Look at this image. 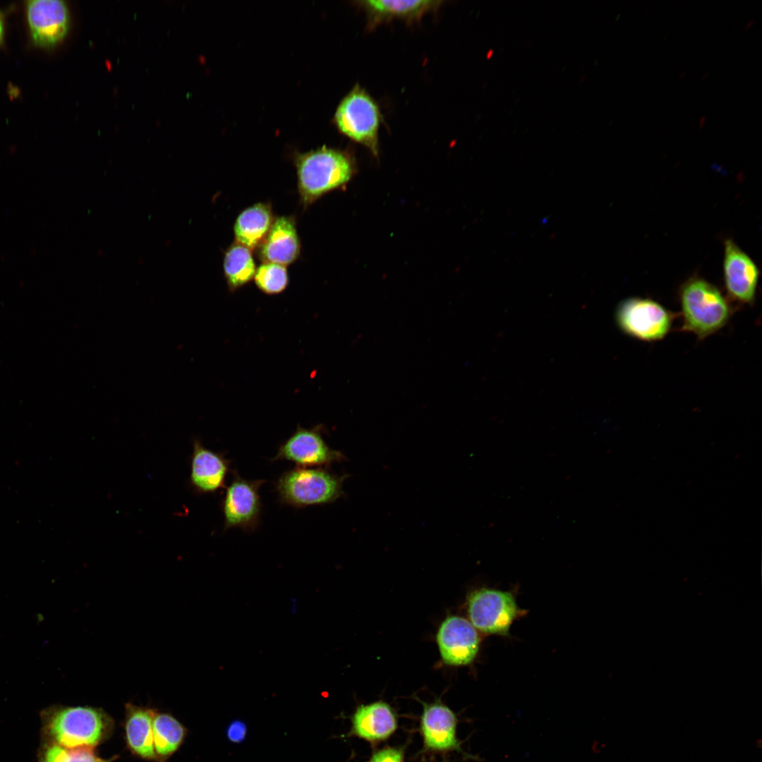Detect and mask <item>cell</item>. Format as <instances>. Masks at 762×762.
<instances>
[{"label": "cell", "instance_id": "277c9868", "mask_svg": "<svg viewBox=\"0 0 762 762\" xmlns=\"http://www.w3.org/2000/svg\"><path fill=\"white\" fill-rule=\"evenodd\" d=\"M382 121L380 107L370 95L355 85L340 102L334 122L339 131L351 140L379 155V129Z\"/></svg>", "mask_w": 762, "mask_h": 762}, {"label": "cell", "instance_id": "ba28073f", "mask_svg": "<svg viewBox=\"0 0 762 762\" xmlns=\"http://www.w3.org/2000/svg\"><path fill=\"white\" fill-rule=\"evenodd\" d=\"M265 482L247 480L236 471H233L232 480L226 487L221 503L224 531L239 528L251 532L258 528L262 510L260 489Z\"/></svg>", "mask_w": 762, "mask_h": 762}, {"label": "cell", "instance_id": "4fadbf2b", "mask_svg": "<svg viewBox=\"0 0 762 762\" xmlns=\"http://www.w3.org/2000/svg\"><path fill=\"white\" fill-rule=\"evenodd\" d=\"M423 704L420 731L424 749L439 753L455 751L464 754L456 737L457 718L454 711L441 702Z\"/></svg>", "mask_w": 762, "mask_h": 762}, {"label": "cell", "instance_id": "4dcf8cb0", "mask_svg": "<svg viewBox=\"0 0 762 762\" xmlns=\"http://www.w3.org/2000/svg\"><path fill=\"white\" fill-rule=\"evenodd\" d=\"M648 10H649V7H647L644 11V13H646Z\"/></svg>", "mask_w": 762, "mask_h": 762}, {"label": "cell", "instance_id": "603a6c76", "mask_svg": "<svg viewBox=\"0 0 762 762\" xmlns=\"http://www.w3.org/2000/svg\"><path fill=\"white\" fill-rule=\"evenodd\" d=\"M43 762H102L90 747L68 748L53 744L44 752Z\"/></svg>", "mask_w": 762, "mask_h": 762}, {"label": "cell", "instance_id": "30bf717a", "mask_svg": "<svg viewBox=\"0 0 762 762\" xmlns=\"http://www.w3.org/2000/svg\"><path fill=\"white\" fill-rule=\"evenodd\" d=\"M726 296L738 305L753 306L756 296L760 272L752 258L733 240L724 241L722 262Z\"/></svg>", "mask_w": 762, "mask_h": 762}, {"label": "cell", "instance_id": "ffe728a7", "mask_svg": "<svg viewBox=\"0 0 762 762\" xmlns=\"http://www.w3.org/2000/svg\"><path fill=\"white\" fill-rule=\"evenodd\" d=\"M223 268L228 286L231 290L249 282L256 271L250 250L238 243L232 245L225 253Z\"/></svg>", "mask_w": 762, "mask_h": 762}, {"label": "cell", "instance_id": "44dd1931", "mask_svg": "<svg viewBox=\"0 0 762 762\" xmlns=\"http://www.w3.org/2000/svg\"><path fill=\"white\" fill-rule=\"evenodd\" d=\"M152 729L155 751L162 756H168L175 751L185 734L183 726L167 714L154 715Z\"/></svg>", "mask_w": 762, "mask_h": 762}, {"label": "cell", "instance_id": "d6986e66", "mask_svg": "<svg viewBox=\"0 0 762 762\" xmlns=\"http://www.w3.org/2000/svg\"><path fill=\"white\" fill-rule=\"evenodd\" d=\"M152 713L147 709L128 706L126 736L130 747L138 755L155 757L152 729Z\"/></svg>", "mask_w": 762, "mask_h": 762}, {"label": "cell", "instance_id": "7402d4cb", "mask_svg": "<svg viewBox=\"0 0 762 762\" xmlns=\"http://www.w3.org/2000/svg\"><path fill=\"white\" fill-rule=\"evenodd\" d=\"M254 279L257 286L267 294L281 293L289 282L285 266L272 262H265L258 267Z\"/></svg>", "mask_w": 762, "mask_h": 762}, {"label": "cell", "instance_id": "d4e9b609", "mask_svg": "<svg viewBox=\"0 0 762 762\" xmlns=\"http://www.w3.org/2000/svg\"><path fill=\"white\" fill-rule=\"evenodd\" d=\"M247 732L248 729L245 722L240 720H235L227 726L226 736L231 742L238 744L246 739Z\"/></svg>", "mask_w": 762, "mask_h": 762}, {"label": "cell", "instance_id": "ac0fdd59", "mask_svg": "<svg viewBox=\"0 0 762 762\" xmlns=\"http://www.w3.org/2000/svg\"><path fill=\"white\" fill-rule=\"evenodd\" d=\"M273 222L267 205L258 203L244 210L237 217L234 231L237 243L250 250L258 246Z\"/></svg>", "mask_w": 762, "mask_h": 762}, {"label": "cell", "instance_id": "7a4b0ae2", "mask_svg": "<svg viewBox=\"0 0 762 762\" xmlns=\"http://www.w3.org/2000/svg\"><path fill=\"white\" fill-rule=\"evenodd\" d=\"M296 164L299 193L306 204L344 186L356 171L349 154L326 147L298 156Z\"/></svg>", "mask_w": 762, "mask_h": 762}, {"label": "cell", "instance_id": "8fae6325", "mask_svg": "<svg viewBox=\"0 0 762 762\" xmlns=\"http://www.w3.org/2000/svg\"><path fill=\"white\" fill-rule=\"evenodd\" d=\"M277 460H287L299 467L326 468L334 462L346 461V457L326 443L320 428L298 427L295 433L279 446L271 461Z\"/></svg>", "mask_w": 762, "mask_h": 762}, {"label": "cell", "instance_id": "9c48e42d", "mask_svg": "<svg viewBox=\"0 0 762 762\" xmlns=\"http://www.w3.org/2000/svg\"><path fill=\"white\" fill-rule=\"evenodd\" d=\"M28 32L32 44L49 49L67 35L70 18L67 5L61 0H32L25 4Z\"/></svg>", "mask_w": 762, "mask_h": 762}, {"label": "cell", "instance_id": "83f0119b", "mask_svg": "<svg viewBox=\"0 0 762 762\" xmlns=\"http://www.w3.org/2000/svg\"><path fill=\"white\" fill-rule=\"evenodd\" d=\"M754 23H755L754 19H750L745 25V27H744L745 30H747L749 28H751L753 26V25L754 24Z\"/></svg>", "mask_w": 762, "mask_h": 762}, {"label": "cell", "instance_id": "484cf974", "mask_svg": "<svg viewBox=\"0 0 762 762\" xmlns=\"http://www.w3.org/2000/svg\"><path fill=\"white\" fill-rule=\"evenodd\" d=\"M5 30L6 26L4 16L2 13L0 12V47L1 46L4 40Z\"/></svg>", "mask_w": 762, "mask_h": 762}, {"label": "cell", "instance_id": "2e32d148", "mask_svg": "<svg viewBox=\"0 0 762 762\" xmlns=\"http://www.w3.org/2000/svg\"><path fill=\"white\" fill-rule=\"evenodd\" d=\"M440 1H361L358 6L367 16V27L373 30L378 25L392 20L407 23L420 20L426 13L437 10Z\"/></svg>", "mask_w": 762, "mask_h": 762}, {"label": "cell", "instance_id": "8992f818", "mask_svg": "<svg viewBox=\"0 0 762 762\" xmlns=\"http://www.w3.org/2000/svg\"><path fill=\"white\" fill-rule=\"evenodd\" d=\"M677 315L655 300L631 297L620 302L615 320L620 330L634 339L653 342L670 332Z\"/></svg>", "mask_w": 762, "mask_h": 762}, {"label": "cell", "instance_id": "3957f363", "mask_svg": "<svg viewBox=\"0 0 762 762\" xmlns=\"http://www.w3.org/2000/svg\"><path fill=\"white\" fill-rule=\"evenodd\" d=\"M349 476L321 467H297L284 471L274 488L284 505L303 508L335 502L344 495L343 483Z\"/></svg>", "mask_w": 762, "mask_h": 762}, {"label": "cell", "instance_id": "f1b7e54d", "mask_svg": "<svg viewBox=\"0 0 762 762\" xmlns=\"http://www.w3.org/2000/svg\"><path fill=\"white\" fill-rule=\"evenodd\" d=\"M708 75V72L704 73L702 78H701L702 80H705L707 78Z\"/></svg>", "mask_w": 762, "mask_h": 762}, {"label": "cell", "instance_id": "5bb4252c", "mask_svg": "<svg viewBox=\"0 0 762 762\" xmlns=\"http://www.w3.org/2000/svg\"><path fill=\"white\" fill-rule=\"evenodd\" d=\"M190 485L199 494L214 493L225 487L230 461L224 453L212 451L195 439L190 457Z\"/></svg>", "mask_w": 762, "mask_h": 762}, {"label": "cell", "instance_id": "7c38bea8", "mask_svg": "<svg viewBox=\"0 0 762 762\" xmlns=\"http://www.w3.org/2000/svg\"><path fill=\"white\" fill-rule=\"evenodd\" d=\"M441 658L450 666H464L476 658L480 639L468 619L458 615L448 616L441 623L436 636Z\"/></svg>", "mask_w": 762, "mask_h": 762}, {"label": "cell", "instance_id": "4316f807", "mask_svg": "<svg viewBox=\"0 0 762 762\" xmlns=\"http://www.w3.org/2000/svg\"><path fill=\"white\" fill-rule=\"evenodd\" d=\"M706 116L705 114H703L701 116V118L699 119V121H698V128H701L703 127V126H704V124L706 123Z\"/></svg>", "mask_w": 762, "mask_h": 762}, {"label": "cell", "instance_id": "52a82bcc", "mask_svg": "<svg viewBox=\"0 0 762 762\" xmlns=\"http://www.w3.org/2000/svg\"><path fill=\"white\" fill-rule=\"evenodd\" d=\"M104 713L91 707L61 708L52 716L48 731L55 744L68 748L91 747L107 733Z\"/></svg>", "mask_w": 762, "mask_h": 762}, {"label": "cell", "instance_id": "cb8c5ba5", "mask_svg": "<svg viewBox=\"0 0 762 762\" xmlns=\"http://www.w3.org/2000/svg\"><path fill=\"white\" fill-rule=\"evenodd\" d=\"M368 762H404V751L397 747H385L375 751Z\"/></svg>", "mask_w": 762, "mask_h": 762}, {"label": "cell", "instance_id": "5b68a950", "mask_svg": "<svg viewBox=\"0 0 762 762\" xmlns=\"http://www.w3.org/2000/svg\"><path fill=\"white\" fill-rule=\"evenodd\" d=\"M466 608L468 619L477 631L504 636H509L514 621L525 614L511 592L489 588L471 592Z\"/></svg>", "mask_w": 762, "mask_h": 762}, {"label": "cell", "instance_id": "e0dca14e", "mask_svg": "<svg viewBox=\"0 0 762 762\" xmlns=\"http://www.w3.org/2000/svg\"><path fill=\"white\" fill-rule=\"evenodd\" d=\"M299 253L300 242L294 220L286 217L277 218L260 243V258L265 262L284 266L293 262Z\"/></svg>", "mask_w": 762, "mask_h": 762}, {"label": "cell", "instance_id": "6da1fadb", "mask_svg": "<svg viewBox=\"0 0 762 762\" xmlns=\"http://www.w3.org/2000/svg\"><path fill=\"white\" fill-rule=\"evenodd\" d=\"M678 296L681 331L693 333L699 340L723 328L734 312L732 303L718 286L697 275L681 284Z\"/></svg>", "mask_w": 762, "mask_h": 762}, {"label": "cell", "instance_id": "f546056e", "mask_svg": "<svg viewBox=\"0 0 762 762\" xmlns=\"http://www.w3.org/2000/svg\"><path fill=\"white\" fill-rule=\"evenodd\" d=\"M685 74H686V71H682L680 75H679V78L682 79V78H684Z\"/></svg>", "mask_w": 762, "mask_h": 762}, {"label": "cell", "instance_id": "9a60e30c", "mask_svg": "<svg viewBox=\"0 0 762 762\" xmlns=\"http://www.w3.org/2000/svg\"><path fill=\"white\" fill-rule=\"evenodd\" d=\"M349 735L375 743L388 739L397 728L394 710L386 702L379 701L358 706L351 717Z\"/></svg>", "mask_w": 762, "mask_h": 762}]
</instances>
